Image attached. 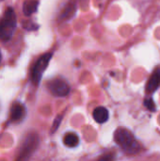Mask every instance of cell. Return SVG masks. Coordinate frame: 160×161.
<instances>
[{"label":"cell","mask_w":160,"mask_h":161,"mask_svg":"<svg viewBox=\"0 0 160 161\" xmlns=\"http://www.w3.org/2000/svg\"><path fill=\"white\" fill-rule=\"evenodd\" d=\"M114 140L126 154L134 155L139 153L141 149L134 135L126 128H118L114 134Z\"/></svg>","instance_id":"obj_1"},{"label":"cell","mask_w":160,"mask_h":161,"mask_svg":"<svg viewBox=\"0 0 160 161\" xmlns=\"http://www.w3.org/2000/svg\"><path fill=\"white\" fill-rule=\"evenodd\" d=\"M16 28V15L12 8H8L0 19V41L7 42L14 34Z\"/></svg>","instance_id":"obj_2"},{"label":"cell","mask_w":160,"mask_h":161,"mask_svg":"<svg viewBox=\"0 0 160 161\" xmlns=\"http://www.w3.org/2000/svg\"><path fill=\"white\" fill-rule=\"evenodd\" d=\"M52 56H53L52 53H46L42 55L41 57H40V58L37 60V62L33 66V69L31 72V79L35 85H38L40 83L42 74L47 68L50 62V59L52 58Z\"/></svg>","instance_id":"obj_3"},{"label":"cell","mask_w":160,"mask_h":161,"mask_svg":"<svg viewBox=\"0 0 160 161\" xmlns=\"http://www.w3.org/2000/svg\"><path fill=\"white\" fill-rule=\"evenodd\" d=\"M39 143V138L36 134H30L25 141L21 152L17 158L16 161H26L31 154L34 152L36 147L38 146Z\"/></svg>","instance_id":"obj_4"},{"label":"cell","mask_w":160,"mask_h":161,"mask_svg":"<svg viewBox=\"0 0 160 161\" xmlns=\"http://www.w3.org/2000/svg\"><path fill=\"white\" fill-rule=\"evenodd\" d=\"M47 87L50 92L53 95L58 96V97L66 96L70 92V87L67 84V82L59 78H56V79L49 81L47 84Z\"/></svg>","instance_id":"obj_5"},{"label":"cell","mask_w":160,"mask_h":161,"mask_svg":"<svg viewBox=\"0 0 160 161\" xmlns=\"http://www.w3.org/2000/svg\"><path fill=\"white\" fill-rule=\"evenodd\" d=\"M160 84V67H157L155 71L153 72L147 86H146V92L147 93L154 92L159 86Z\"/></svg>","instance_id":"obj_6"},{"label":"cell","mask_w":160,"mask_h":161,"mask_svg":"<svg viewBox=\"0 0 160 161\" xmlns=\"http://www.w3.org/2000/svg\"><path fill=\"white\" fill-rule=\"evenodd\" d=\"M25 114V108L24 105L20 103H15L10 108V120L12 122H18L24 118Z\"/></svg>","instance_id":"obj_7"},{"label":"cell","mask_w":160,"mask_h":161,"mask_svg":"<svg viewBox=\"0 0 160 161\" xmlns=\"http://www.w3.org/2000/svg\"><path fill=\"white\" fill-rule=\"evenodd\" d=\"M93 119L99 123L104 124L108 120V110L104 107H98L93 110Z\"/></svg>","instance_id":"obj_8"},{"label":"cell","mask_w":160,"mask_h":161,"mask_svg":"<svg viewBox=\"0 0 160 161\" xmlns=\"http://www.w3.org/2000/svg\"><path fill=\"white\" fill-rule=\"evenodd\" d=\"M39 6L38 0H26L23 5V12L25 16H30L37 11Z\"/></svg>","instance_id":"obj_9"},{"label":"cell","mask_w":160,"mask_h":161,"mask_svg":"<svg viewBox=\"0 0 160 161\" xmlns=\"http://www.w3.org/2000/svg\"><path fill=\"white\" fill-rule=\"evenodd\" d=\"M63 142L66 146L68 147H75L78 142H79V140H78V137L77 135H75L74 133H68L65 135L64 139H63Z\"/></svg>","instance_id":"obj_10"},{"label":"cell","mask_w":160,"mask_h":161,"mask_svg":"<svg viewBox=\"0 0 160 161\" xmlns=\"http://www.w3.org/2000/svg\"><path fill=\"white\" fill-rule=\"evenodd\" d=\"M75 12V4L74 2L67 5V7L64 8L63 12L61 13V19H68L71 18Z\"/></svg>","instance_id":"obj_11"},{"label":"cell","mask_w":160,"mask_h":161,"mask_svg":"<svg viewBox=\"0 0 160 161\" xmlns=\"http://www.w3.org/2000/svg\"><path fill=\"white\" fill-rule=\"evenodd\" d=\"M144 106L151 111H155L156 110V105H155V102L153 101L152 98H149V99H146L144 100Z\"/></svg>","instance_id":"obj_12"},{"label":"cell","mask_w":160,"mask_h":161,"mask_svg":"<svg viewBox=\"0 0 160 161\" xmlns=\"http://www.w3.org/2000/svg\"><path fill=\"white\" fill-rule=\"evenodd\" d=\"M61 120H62V117H61V116H58V117L56 118V120H55V121H54V123H53L52 132H55V131L58 128V126H59V124H60Z\"/></svg>","instance_id":"obj_13"},{"label":"cell","mask_w":160,"mask_h":161,"mask_svg":"<svg viewBox=\"0 0 160 161\" xmlns=\"http://www.w3.org/2000/svg\"><path fill=\"white\" fill-rule=\"evenodd\" d=\"M114 158L113 154H105L104 156H102L98 161H112Z\"/></svg>","instance_id":"obj_14"},{"label":"cell","mask_w":160,"mask_h":161,"mask_svg":"<svg viewBox=\"0 0 160 161\" xmlns=\"http://www.w3.org/2000/svg\"><path fill=\"white\" fill-rule=\"evenodd\" d=\"M1 58H2V56H1V54H0V62H1Z\"/></svg>","instance_id":"obj_15"},{"label":"cell","mask_w":160,"mask_h":161,"mask_svg":"<svg viewBox=\"0 0 160 161\" xmlns=\"http://www.w3.org/2000/svg\"><path fill=\"white\" fill-rule=\"evenodd\" d=\"M1 1H3V0H0V2H1Z\"/></svg>","instance_id":"obj_16"}]
</instances>
